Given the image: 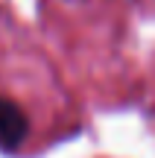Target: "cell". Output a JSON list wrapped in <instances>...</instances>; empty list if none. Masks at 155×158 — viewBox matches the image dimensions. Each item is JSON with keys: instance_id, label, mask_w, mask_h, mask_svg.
I'll list each match as a JSON object with an SVG mask.
<instances>
[{"instance_id": "cell-1", "label": "cell", "mask_w": 155, "mask_h": 158, "mask_svg": "<svg viewBox=\"0 0 155 158\" xmlns=\"http://www.w3.org/2000/svg\"><path fill=\"white\" fill-rule=\"evenodd\" d=\"M27 117L12 100L0 97V149H18V143L27 138Z\"/></svg>"}]
</instances>
